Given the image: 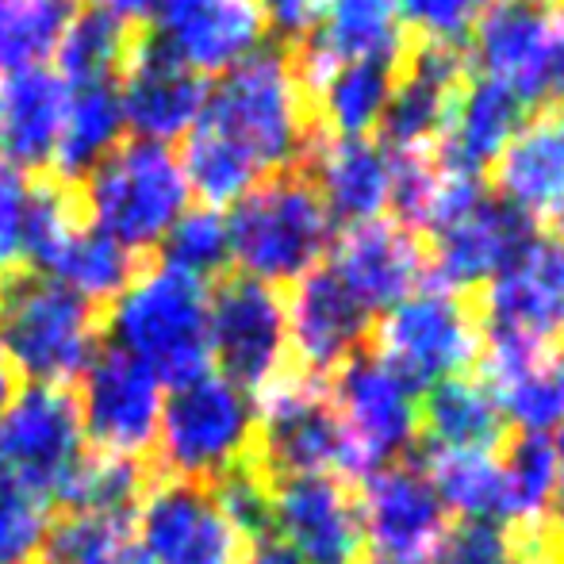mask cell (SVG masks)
<instances>
[{
	"label": "cell",
	"mask_w": 564,
	"mask_h": 564,
	"mask_svg": "<svg viewBox=\"0 0 564 564\" xmlns=\"http://www.w3.org/2000/svg\"><path fill=\"white\" fill-rule=\"evenodd\" d=\"M307 93L292 54L261 46L227 69L208 93L200 119L185 134V181L204 208H230L273 173H289L307 154Z\"/></svg>",
	"instance_id": "6da1fadb"
},
{
	"label": "cell",
	"mask_w": 564,
	"mask_h": 564,
	"mask_svg": "<svg viewBox=\"0 0 564 564\" xmlns=\"http://www.w3.org/2000/svg\"><path fill=\"white\" fill-rule=\"evenodd\" d=\"M212 289L173 265L134 269L131 284L112 300V346L147 365L162 384L177 388L212 372Z\"/></svg>",
	"instance_id": "7a4b0ae2"
},
{
	"label": "cell",
	"mask_w": 564,
	"mask_h": 564,
	"mask_svg": "<svg viewBox=\"0 0 564 564\" xmlns=\"http://www.w3.org/2000/svg\"><path fill=\"white\" fill-rule=\"evenodd\" d=\"M230 265L269 289L296 284L327 261L335 219L304 173H273L227 212Z\"/></svg>",
	"instance_id": "3957f363"
},
{
	"label": "cell",
	"mask_w": 564,
	"mask_h": 564,
	"mask_svg": "<svg viewBox=\"0 0 564 564\" xmlns=\"http://www.w3.org/2000/svg\"><path fill=\"white\" fill-rule=\"evenodd\" d=\"M82 208L89 224L123 250H154L188 212V181L181 154L165 142L127 139L93 165L82 181Z\"/></svg>",
	"instance_id": "277c9868"
},
{
	"label": "cell",
	"mask_w": 564,
	"mask_h": 564,
	"mask_svg": "<svg viewBox=\"0 0 564 564\" xmlns=\"http://www.w3.org/2000/svg\"><path fill=\"white\" fill-rule=\"evenodd\" d=\"M93 304L51 281L46 273H20L0 281V354L12 372L31 384L66 388L97 357Z\"/></svg>",
	"instance_id": "5b68a950"
},
{
	"label": "cell",
	"mask_w": 564,
	"mask_h": 564,
	"mask_svg": "<svg viewBox=\"0 0 564 564\" xmlns=\"http://www.w3.org/2000/svg\"><path fill=\"white\" fill-rule=\"evenodd\" d=\"M253 431H258L253 395L212 369L165 392L154 442L173 480L216 484L242 468L246 453L253 449Z\"/></svg>",
	"instance_id": "8992f818"
},
{
	"label": "cell",
	"mask_w": 564,
	"mask_h": 564,
	"mask_svg": "<svg viewBox=\"0 0 564 564\" xmlns=\"http://www.w3.org/2000/svg\"><path fill=\"white\" fill-rule=\"evenodd\" d=\"M335 408L346 476L361 480L395 460H408L423 438V392L380 354H357L327 384Z\"/></svg>",
	"instance_id": "52a82bcc"
},
{
	"label": "cell",
	"mask_w": 564,
	"mask_h": 564,
	"mask_svg": "<svg viewBox=\"0 0 564 564\" xmlns=\"http://www.w3.org/2000/svg\"><path fill=\"white\" fill-rule=\"evenodd\" d=\"M484 365L553 354L564 338V242L534 235L522 253L480 289L476 307Z\"/></svg>",
	"instance_id": "ba28073f"
},
{
	"label": "cell",
	"mask_w": 564,
	"mask_h": 564,
	"mask_svg": "<svg viewBox=\"0 0 564 564\" xmlns=\"http://www.w3.org/2000/svg\"><path fill=\"white\" fill-rule=\"evenodd\" d=\"M484 82L511 93L522 108L564 105V0H496L473 35Z\"/></svg>",
	"instance_id": "9c48e42d"
},
{
	"label": "cell",
	"mask_w": 564,
	"mask_h": 564,
	"mask_svg": "<svg viewBox=\"0 0 564 564\" xmlns=\"http://www.w3.org/2000/svg\"><path fill=\"white\" fill-rule=\"evenodd\" d=\"M372 354L395 365L419 392L457 377H473L484 357L476 307L460 292L442 289L438 281L423 284L392 312L380 315Z\"/></svg>",
	"instance_id": "30bf717a"
},
{
	"label": "cell",
	"mask_w": 564,
	"mask_h": 564,
	"mask_svg": "<svg viewBox=\"0 0 564 564\" xmlns=\"http://www.w3.org/2000/svg\"><path fill=\"white\" fill-rule=\"evenodd\" d=\"M85 457V431L69 388H15L0 411V476L39 499H58L77 460Z\"/></svg>",
	"instance_id": "8fae6325"
},
{
	"label": "cell",
	"mask_w": 564,
	"mask_h": 564,
	"mask_svg": "<svg viewBox=\"0 0 564 564\" xmlns=\"http://www.w3.org/2000/svg\"><path fill=\"white\" fill-rule=\"evenodd\" d=\"M258 403V446L265 468L276 480L292 476H346V453L327 384L307 372H284L269 384Z\"/></svg>",
	"instance_id": "7c38bea8"
},
{
	"label": "cell",
	"mask_w": 564,
	"mask_h": 564,
	"mask_svg": "<svg viewBox=\"0 0 564 564\" xmlns=\"http://www.w3.org/2000/svg\"><path fill=\"white\" fill-rule=\"evenodd\" d=\"M212 365L242 392L261 395L289 372V319L284 296L250 276H230L212 292Z\"/></svg>",
	"instance_id": "4fadbf2b"
},
{
	"label": "cell",
	"mask_w": 564,
	"mask_h": 564,
	"mask_svg": "<svg viewBox=\"0 0 564 564\" xmlns=\"http://www.w3.org/2000/svg\"><path fill=\"white\" fill-rule=\"evenodd\" d=\"M131 542L147 564H238L246 542L208 484L162 480L134 503Z\"/></svg>",
	"instance_id": "5bb4252c"
},
{
	"label": "cell",
	"mask_w": 564,
	"mask_h": 564,
	"mask_svg": "<svg viewBox=\"0 0 564 564\" xmlns=\"http://www.w3.org/2000/svg\"><path fill=\"white\" fill-rule=\"evenodd\" d=\"M77 380H82L74 395L77 415H82L85 438L97 446V453L139 460L154 446L165 408V384L147 365H139L123 349L105 346Z\"/></svg>",
	"instance_id": "9a60e30c"
},
{
	"label": "cell",
	"mask_w": 564,
	"mask_h": 564,
	"mask_svg": "<svg viewBox=\"0 0 564 564\" xmlns=\"http://www.w3.org/2000/svg\"><path fill=\"white\" fill-rule=\"evenodd\" d=\"M357 519L365 550L400 564H431L449 530V514L419 460H395L357 480Z\"/></svg>",
	"instance_id": "2e32d148"
},
{
	"label": "cell",
	"mask_w": 564,
	"mask_h": 564,
	"mask_svg": "<svg viewBox=\"0 0 564 564\" xmlns=\"http://www.w3.org/2000/svg\"><path fill=\"white\" fill-rule=\"evenodd\" d=\"M119 108L123 127H134V139L165 142L185 139L208 105V77L188 69L173 51H165L150 31H139L119 69Z\"/></svg>",
	"instance_id": "e0dca14e"
},
{
	"label": "cell",
	"mask_w": 564,
	"mask_h": 564,
	"mask_svg": "<svg viewBox=\"0 0 564 564\" xmlns=\"http://www.w3.org/2000/svg\"><path fill=\"white\" fill-rule=\"evenodd\" d=\"M323 265L369 315L392 312L431 276L423 242L400 219H372L361 227H346L335 235V246Z\"/></svg>",
	"instance_id": "ac0fdd59"
},
{
	"label": "cell",
	"mask_w": 564,
	"mask_h": 564,
	"mask_svg": "<svg viewBox=\"0 0 564 564\" xmlns=\"http://www.w3.org/2000/svg\"><path fill=\"white\" fill-rule=\"evenodd\" d=\"M269 530L304 564H357L365 553L357 499L341 476L276 480Z\"/></svg>",
	"instance_id": "d6986e66"
},
{
	"label": "cell",
	"mask_w": 564,
	"mask_h": 564,
	"mask_svg": "<svg viewBox=\"0 0 564 564\" xmlns=\"http://www.w3.org/2000/svg\"><path fill=\"white\" fill-rule=\"evenodd\" d=\"M150 20V35L200 77H224L265 46L258 0H158Z\"/></svg>",
	"instance_id": "ffe728a7"
},
{
	"label": "cell",
	"mask_w": 564,
	"mask_h": 564,
	"mask_svg": "<svg viewBox=\"0 0 564 564\" xmlns=\"http://www.w3.org/2000/svg\"><path fill=\"white\" fill-rule=\"evenodd\" d=\"M534 235L538 227L530 219H522L519 212H511L491 193H484L476 204H468L438 230H431L426 265H434L442 289L465 296V292L484 289L491 276L503 273Z\"/></svg>",
	"instance_id": "44dd1931"
},
{
	"label": "cell",
	"mask_w": 564,
	"mask_h": 564,
	"mask_svg": "<svg viewBox=\"0 0 564 564\" xmlns=\"http://www.w3.org/2000/svg\"><path fill=\"white\" fill-rule=\"evenodd\" d=\"M284 319H289L292 357L304 365L307 377L319 380L361 354L372 335V315L341 289L327 265L292 284V292L284 296Z\"/></svg>",
	"instance_id": "7402d4cb"
},
{
	"label": "cell",
	"mask_w": 564,
	"mask_h": 564,
	"mask_svg": "<svg viewBox=\"0 0 564 564\" xmlns=\"http://www.w3.org/2000/svg\"><path fill=\"white\" fill-rule=\"evenodd\" d=\"M312 188L335 227L388 219L395 196V162L377 139H312L304 154Z\"/></svg>",
	"instance_id": "603a6c76"
},
{
	"label": "cell",
	"mask_w": 564,
	"mask_h": 564,
	"mask_svg": "<svg viewBox=\"0 0 564 564\" xmlns=\"http://www.w3.org/2000/svg\"><path fill=\"white\" fill-rule=\"evenodd\" d=\"M460 85H465V54L419 46V54H411L408 69L395 77L377 142L392 158L434 154Z\"/></svg>",
	"instance_id": "cb8c5ba5"
},
{
	"label": "cell",
	"mask_w": 564,
	"mask_h": 564,
	"mask_svg": "<svg viewBox=\"0 0 564 564\" xmlns=\"http://www.w3.org/2000/svg\"><path fill=\"white\" fill-rule=\"evenodd\" d=\"M496 200L542 224L564 196V112L527 116L491 165Z\"/></svg>",
	"instance_id": "d4e9b609"
},
{
	"label": "cell",
	"mask_w": 564,
	"mask_h": 564,
	"mask_svg": "<svg viewBox=\"0 0 564 564\" xmlns=\"http://www.w3.org/2000/svg\"><path fill=\"white\" fill-rule=\"evenodd\" d=\"M69 89L54 69L0 77V158L20 170H46L69 112Z\"/></svg>",
	"instance_id": "484cf974"
},
{
	"label": "cell",
	"mask_w": 564,
	"mask_h": 564,
	"mask_svg": "<svg viewBox=\"0 0 564 564\" xmlns=\"http://www.w3.org/2000/svg\"><path fill=\"white\" fill-rule=\"evenodd\" d=\"M522 119H527V108L511 93L484 82V77H473V82L460 85L457 100H453L434 158L449 170L484 177L496 165V158L503 154L511 134L522 127Z\"/></svg>",
	"instance_id": "4316f807"
},
{
	"label": "cell",
	"mask_w": 564,
	"mask_h": 564,
	"mask_svg": "<svg viewBox=\"0 0 564 564\" xmlns=\"http://www.w3.org/2000/svg\"><path fill=\"white\" fill-rule=\"evenodd\" d=\"M423 438L431 453H496L507 438V419L488 380L457 377L423 392Z\"/></svg>",
	"instance_id": "83f0119b"
},
{
	"label": "cell",
	"mask_w": 564,
	"mask_h": 564,
	"mask_svg": "<svg viewBox=\"0 0 564 564\" xmlns=\"http://www.w3.org/2000/svg\"><path fill=\"white\" fill-rule=\"evenodd\" d=\"M395 77H400L395 62H335L327 77L307 93V100H315L327 134H335V139H372V131H380V119L388 112Z\"/></svg>",
	"instance_id": "f1b7e54d"
},
{
	"label": "cell",
	"mask_w": 564,
	"mask_h": 564,
	"mask_svg": "<svg viewBox=\"0 0 564 564\" xmlns=\"http://www.w3.org/2000/svg\"><path fill=\"white\" fill-rule=\"evenodd\" d=\"M491 395L507 426L519 434H553L564 426V354H538L507 365H484Z\"/></svg>",
	"instance_id": "f546056e"
},
{
	"label": "cell",
	"mask_w": 564,
	"mask_h": 564,
	"mask_svg": "<svg viewBox=\"0 0 564 564\" xmlns=\"http://www.w3.org/2000/svg\"><path fill=\"white\" fill-rule=\"evenodd\" d=\"M39 273L66 284L85 304H112L134 276V253L85 219L39 261Z\"/></svg>",
	"instance_id": "4dcf8cb0"
},
{
	"label": "cell",
	"mask_w": 564,
	"mask_h": 564,
	"mask_svg": "<svg viewBox=\"0 0 564 564\" xmlns=\"http://www.w3.org/2000/svg\"><path fill=\"white\" fill-rule=\"evenodd\" d=\"M403 12L400 0H323V20L315 28V43L338 62L403 58Z\"/></svg>",
	"instance_id": "1f68e13d"
},
{
	"label": "cell",
	"mask_w": 564,
	"mask_h": 564,
	"mask_svg": "<svg viewBox=\"0 0 564 564\" xmlns=\"http://www.w3.org/2000/svg\"><path fill=\"white\" fill-rule=\"evenodd\" d=\"M119 131H123V108H119L116 85L74 89L58 147H54L51 158L54 181H62L69 188L82 185L93 173V165L119 147Z\"/></svg>",
	"instance_id": "d6a6232c"
},
{
	"label": "cell",
	"mask_w": 564,
	"mask_h": 564,
	"mask_svg": "<svg viewBox=\"0 0 564 564\" xmlns=\"http://www.w3.org/2000/svg\"><path fill=\"white\" fill-rule=\"evenodd\" d=\"M503 473V522L511 534H538L553 522V496H557V449L542 434H519L499 453Z\"/></svg>",
	"instance_id": "836d02e7"
},
{
	"label": "cell",
	"mask_w": 564,
	"mask_h": 564,
	"mask_svg": "<svg viewBox=\"0 0 564 564\" xmlns=\"http://www.w3.org/2000/svg\"><path fill=\"white\" fill-rule=\"evenodd\" d=\"M139 28L112 20L100 8H85L69 20L66 35H62L58 51V69L54 74L69 85V89H97V85H119V69L127 62Z\"/></svg>",
	"instance_id": "e575fe53"
},
{
	"label": "cell",
	"mask_w": 564,
	"mask_h": 564,
	"mask_svg": "<svg viewBox=\"0 0 564 564\" xmlns=\"http://www.w3.org/2000/svg\"><path fill=\"white\" fill-rule=\"evenodd\" d=\"M434 491L453 522H499L503 514V473L499 449H465V453H431L426 460ZM503 527V522H499Z\"/></svg>",
	"instance_id": "d590c367"
},
{
	"label": "cell",
	"mask_w": 564,
	"mask_h": 564,
	"mask_svg": "<svg viewBox=\"0 0 564 564\" xmlns=\"http://www.w3.org/2000/svg\"><path fill=\"white\" fill-rule=\"evenodd\" d=\"M74 15L77 0H0V77L43 69Z\"/></svg>",
	"instance_id": "8d00e7d4"
},
{
	"label": "cell",
	"mask_w": 564,
	"mask_h": 564,
	"mask_svg": "<svg viewBox=\"0 0 564 564\" xmlns=\"http://www.w3.org/2000/svg\"><path fill=\"white\" fill-rule=\"evenodd\" d=\"M139 496H142L139 460L112 457V453H85L58 499L69 511L127 519V511H134V503H139Z\"/></svg>",
	"instance_id": "74e56055"
},
{
	"label": "cell",
	"mask_w": 564,
	"mask_h": 564,
	"mask_svg": "<svg viewBox=\"0 0 564 564\" xmlns=\"http://www.w3.org/2000/svg\"><path fill=\"white\" fill-rule=\"evenodd\" d=\"M131 527L112 514L69 511L46 538V564H123L131 557Z\"/></svg>",
	"instance_id": "f35d334b"
},
{
	"label": "cell",
	"mask_w": 564,
	"mask_h": 564,
	"mask_svg": "<svg viewBox=\"0 0 564 564\" xmlns=\"http://www.w3.org/2000/svg\"><path fill=\"white\" fill-rule=\"evenodd\" d=\"M165 265L181 269L188 276L224 273L230 265V242H227V212L219 208H188L165 235Z\"/></svg>",
	"instance_id": "ab89813d"
},
{
	"label": "cell",
	"mask_w": 564,
	"mask_h": 564,
	"mask_svg": "<svg viewBox=\"0 0 564 564\" xmlns=\"http://www.w3.org/2000/svg\"><path fill=\"white\" fill-rule=\"evenodd\" d=\"M46 499L15 488L0 476V564H39L51 538Z\"/></svg>",
	"instance_id": "60d3db41"
},
{
	"label": "cell",
	"mask_w": 564,
	"mask_h": 564,
	"mask_svg": "<svg viewBox=\"0 0 564 564\" xmlns=\"http://www.w3.org/2000/svg\"><path fill=\"white\" fill-rule=\"evenodd\" d=\"M496 0H400L403 31L434 51H460Z\"/></svg>",
	"instance_id": "b9f144b4"
},
{
	"label": "cell",
	"mask_w": 564,
	"mask_h": 564,
	"mask_svg": "<svg viewBox=\"0 0 564 564\" xmlns=\"http://www.w3.org/2000/svg\"><path fill=\"white\" fill-rule=\"evenodd\" d=\"M35 177L0 158V281L20 273L28 261V212Z\"/></svg>",
	"instance_id": "7bdbcfd3"
},
{
	"label": "cell",
	"mask_w": 564,
	"mask_h": 564,
	"mask_svg": "<svg viewBox=\"0 0 564 564\" xmlns=\"http://www.w3.org/2000/svg\"><path fill=\"white\" fill-rule=\"evenodd\" d=\"M212 496H216L219 511L227 514V522L238 530L242 542H253V538L269 534V511H273V488L261 480V473L253 468H235L224 480L208 484Z\"/></svg>",
	"instance_id": "ee69618b"
},
{
	"label": "cell",
	"mask_w": 564,
	"mask_h": 564,
	"mask_svg": "<svg viewBox=\"0 0 564 564\" xmlns=\"http://www.w3.org/2000/svg\"><path fill=\"white\" fill-rule=\"evenodd\" d=\"M519 538L499 522H449L431 564H514Z\"/></svg>",
	"instance_id": "f6af8a7d"
},
{
	"label": "cell",
	"mask_w": 564,
	"mask_h": 564,
	"mask_svg": "<svg viewBox=\"0 0 564 564\" xmlns=\"http://www.w3.org/2000/svg\"><path fill=\"white\" fill-rule=\"evenodd\" d=\"M258 8L265 15V31L296 43H307L323 20V0H258Z\"/></svg>",
	"instance_id": "bcb514c9"
},
{
	"label": "cell",
	"mask_w": 564,
	"mask_h": 564,
	"mask_svg": "<svg viewBox=\"0 0 564 564\" xmlns=\"http://www.w3.org/2000/svg\"><path fill=\"white\" fill-rule=\"evenodd\" d=\"M242 564H304L296 557V553L289 550V545L281 542V538L269 530V534L253 538L250 545L242 550Z\"/></svg>",
	"instance_id": "7dc6e473"
},
{
	"label": "cell",
	"mask_w": 564,
	"mask_h": 564,
	"mask_svg": "<svg viewBox=\"0 0 564 564\" xmlns=\"http://www.w3.org/2000/svg\"><path fill=\"white\" fill-rule=\"evenodd\" d=\"M93 8L108 12L112 20L127 23V28H139V23H150L158 0H93Z\"/></svg>",
	"instance_id": "c3c4849f"
},
{
	"label": "cell",
	"mask_w": 564,
	"mask_h": 564,
	"mask_svg": "<svg viewBox=\"0 0 564 564\" xmlns=\"http://www.w3.org/2000/svg\"><path fill=\"white\" fill-rule=\"evenodd\" d=\"M553 449H557V496H553V522L564 530V426L553 434Z\"/></svg>",
	"instance_id": "681fc988"
},
{
	"label": "cell",
	"mask_w": 564,
	"mask_h": 564,
	"mask_svg": "<svg viewBox=\"0 0 564 564\" xmlns=\"http://www.w3.org/2000/svg\"><path fill=\"white\" fill-rule=\"evenodd\" d=\"M12 395H15V372H12V365H8V357L0 354V411L8 408Z\"/></svg>",
	"instance_id": "f907efd6"
},
{
	"label": "cell",
	"mask_w": 564,
	"mask_h": 564,
	"mask_svg": "<svg viewBox=\"0 0 564 564\" xmlns=\"http://www.w3.org/2000/svg\"><path fill=\"white\" fill-rule=\"evenodd\" d=\"M542 224H550V235H553V238H561V242H564V196L557 200V208H553L550 216L542 219Z\"/></svg>",
	"instance_id": "816d5d0a"
},
{
	"label": "cell",
	"mask_w": 564,
	"mask_h": 564,
	"mask_svg": "<svg viewBox=\"0 0 564 564\" xmlns=\"http://www.w3.org/2000/svg\"><path fill=\"white\" fill-rule=\"evenodd\" d=\"M514 564H553V557H545L542 550H527V553H519V561Z\"/></svg>",
	"instance_id": "f5cc1de1"
},
{
	"label": "cell",
	"mask_w": 564,
	"mask_h": 564,
	"mask_svg": "<svg viewBox=\"0 0 564 564\" xmlns=\"http://www.w3.org/2000/svg\"><path fill=\"white\" fill-rule=\"evenodd\" d=\"M123 564H147V561H142V557H139V553H134V550H131V557H127Z\"/></svg>",
	"instance_id": "db71d44e"
},
{
	"label": "cell",
	"mask_w": 564,
	"mask_h": 564,
	"mask_svg": "<svg viewBox=\"0 0 564 564\" xmlns=\"http://www.w3.org/2000/svg\"><path fill=\"white\" fill-rule=\"evenodd\" d=\"M365 564H400V561H384V557H372V561H365Z\"/></svg>",
	"instance_id": "11a10c76"
},
{
	"label": "cell",
	"mask_w": 564,
	"mask_h": 564,
	"mask_svg": "<svg viewBox=\"0 0 564 564\" xmlns=\"http://www.w3.org/2000/svg\"><path fill=\"white\" fill-rule=\"evenodd\" d=\"M553 564H564V545H561V553H557V557H553Z\"/></svg>",
	"instance_id": "9f6ffc18"
}]
</instances>
